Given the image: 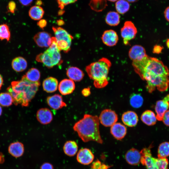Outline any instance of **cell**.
<instances>
[{"label":"cell","mask_w":169,"mask_h":169,"mask_svg":"<svg viewBox=\"0 0 169 169\" xmlns=\"http://www.w3.org/2000/svg\"><path fill=\"white\" fill-rule=\"evenodd\" d=\"M132 65L136 73L146 83L159 76H169L168 68L161 61L148 55L140 61H133Z\"/></svg>","instance_id":"obj_1"},{"label":"cell","mask_w":169,"mask_h":169,"mask_svg":"<svg viewBox=\"0 0 169 169\" xmlns=\"http://www.w3.org/2000/svg\"><path fill=\"white\" fill-rule=\"evenodd\" d=\"M40 84L39 81H30L24 75L21 80L12 82L11 86L8 88L7 90L11 95L15 105L20 104L26 107L35 96Z\"/></svg>","instance_id":"obj_2"},{"label":"cell","mask_w":169,"mask_h":169,"mask_svg":"<svg viewBox=\"0 0 169 169\" xmlns=\"http://www.w3.org/2000/svg\"><path fill=\"white\" fill-rule=\"evenodd\" d=\"M99 119L96 115L85 114L73 126L74 131L85 142L94 141L100 144L103 141L99 131Z\"/></svg>","instance_id":"obj_3"},{"label":"cell","mask_w":169,"mask_h":169,"mask_svg":"<svg viewBox=\"0 0 169 169\" xmlns=\"http://www.w3.org/2000/svg\"><path fill=\"white\" fill-rule=\"evenodd\" d=\"M111 65L109 59L103 57L86 67L85 70L90 79L94 80L96 88H102L107 85L108 75Z\"/></svg>","instance_id":"obj_4"},{"label":"cell","mask_w":169,"mask_h":169,"mask_svg":"<svg viewBox=\"0 0 169 169\" xmlns=\"http://www.w3.org/2000/svg\"><path fill=\"white\" fill-rule=\"evenodd\" d=\"M60 51L57 46L55 37H52L50 46L43 53L38 54L36 60L42 63L48 68H52L62 62Z\"/></svg>","instance_id":"obj_5"},{"label":"cell","mask_w":169,"mask_h":169,"mask_svg":"<svg viewBox=\"0 0 169 169\" xmlns=\"http://www.w3.org/2000/svg\"><path fill=\"white\" fill-rule=\"evenodd\" d=\"M151 146L145 148L141 151V163L146 169H168V160L166 158H156L152 156Z\"/></svg>","instance_id":"obj_6"},{"label":"cell","mask_w":169,"mask_h":169,"mask_svg":"<svg viewBox=\"0 0 169 169\" xmlns=\"http://www.w3.org/2000/svg\"><path fill=\"white\" fill-rule=\"evenodd\" d=\"M137 32L136 27L131 21L125 22L120 30L121 35L124 44L128 45L129 41L135 38Z\"/></svg>","instance_id":"obj_7"},{"label":"cell","mask_w":169,"mask_h":169,"mask_svg":"<svg viewBox=\"0 0 169 169\" xmlns=\"http://www.w3.org/2000/svg\"><path fill=\"white\" fill-rule=\"evenodd\" d=\"M99 119L103 125L106 127H110L116 123L118 120V117L114 111L106 109L101 112Z\"/></svg>","instance_id":"obj_8"},{"label":"cell","mask_w":169,"mask_h":169,"mask_svg":"<svg viewBox=\"0 0 169 169\" xmlns=\"http://www.w3.org/2000/svg\"><path fill=\"white\" fill-rule=\"evenodd\" d=\"M169 109V94L162 100L157 101L155 107L157 120L161 121L165 112Z\"/></svg>","instance_id":"obj_9"},{"label":"cell","mask_w":169,"mask_h":169,"mask_svg":"<svg viewBox=\"0 0 169 169\" xmlns=\"http://www.w3.org/2000/svg\"><path fill=\"white\" fill-rule=\"evenodd\" d=\"M94 159L93 154L90 150L87 148H83L79 150L76 156L78 162L84 165L90 164Z\"/></svg>","instance_id":"obj_10"},{"label":"cell","mask_w":169,"mask_h":169,"mask_svg":"<svg viewBox=\"0 0 169 169\" xmlns=\"http://www.w3.org/2000/svg\"><path fill=\"white\" fill-rule=\"evenodd\" d=\"M128 55L132 62L140 61L147 55L145 48L139 45L132 46L129 51Z\"/></svg>","instance_id":"obj_11"},{"label":"cell","mask_w":169,"mask_h":169,"mask_svg":"<svg viewBox=\"0 0 169 169\" xmlns=\"http://www.w3.org/2000/svg\"><path fill=\"white\" fill-rule=\"evenodd\" d=\"M103 43L106 46L112 47L115 45L118 41V36L114 30L110 29L105 30L101 37Z\"/></svg>","instance_id":"obj_12"},{"label":"cell","mask_w":169,"mask_h":169,"mask_svg":"<svg viewBox=\"0 0 169 169\" xmlns=\"http://www.w3.org/2000/svg\"><path fill=\"white\" fill-rule=\"evenodd\" d=\"M51 34L46 32H39L35 35L33 39L37 45L41 47H49L51 43Z\"/></svg>","instance_id":"obj_13"},{"label":"cell","mask_w":169,"mask_h":169,"mask_svg":"<svg viewBox=\"0 0 169 169\" xmlns=\"http://www.w3.org/2000/svg\"><path fill=\"white\" fill-rule=\"evenodd\" d=\"M75 88L74 81L68 79H64L61 80L58 85L59 90L63 95H67L71 94Z\"/></svg>","instance_id":"obj_14"},{"label":"cell","mask_w":169,"mask_h":169,"mask_svg":"<svg viewBox=\"0 0 169 169\" xmlns=\"http://www.w3.org/2000/svg\"><path fill=\"white\" fill-rule=\"evenodd\" d=\"M46 101L48 105L55 110H59L67 106L62 96L58 94L48 97Z\"/></svg>","instance_id":"obj_15"},{"label":"cell","mask_w":169,"mask_h":169,"mask_svg":"<svg viewBox=\"0 0 169 169\" xmlns=\"http://www.w3.org/2000/svg\"><path fill=\"white\" fill-rule=\"evenodd\" d=\"M36 118L41 124L47 125L52 121L53 116L52 112L49 109L42 108L38 110L37 111Z\"/></svg>","instance_id":"obj_16"},{"label":"cell","mask_w":169,"mask_h":169,"mask_svg":"<svg viewBox=\"0 0 169 169\" xmlns=\"http://www.w3.org/2000/svg\"><path fill=\"white\" fill-rule=\"evenodd\" d=\"M141 154L140 151L132 148L126 153L125 158L127 162L132 165H137L141 162Z\"/></svg>","instance_id":"obj_17"},{"label":"cell","mask_w":169,"mask_h":169,"mask_svg":"<svg viewBox=\"0 0 169 169\" xmlns=\"http://www.w3.org/2000/svg\"><path fill=\"white\" fill-rule=\"evenodd\" d=\"M52 29L56 41H66L71 44L73 37L64 29L60 27H53Z\"/></svg>","instance_id":"obj_18"},{"label":"cell","mask_w":169,"mask_h":169,"mask_svg":"<svg viewBox=\"0 0 169 169\" xmlns=\"http://www.w3.org/2000/svg\"><path fill=\"white\" fill-rule=\"evenodd\" d=\"M110 132L116 139L120 140L125 136L127 130L126 127L120 123H116L111 126Z\"/></svg>","instance_id":"obj_19"},{"label":"cell","mask_w":169,"mask_h":169,"mask_svg":"<svg viewBox=\"0 0 169 169\" xmlns=\"http://www.w3.org/2000/svg\"><path fill=\"white\" fill-rule=\"evenodd\" d=\"M121 119L124 124L131 127L135 126L138 120L137 114L132 111H128L123 113Z\"/></svg>","instance_id":"obj_20"},{"label":"cell","mask_w":169,"mask_h":169,"mask_svg":"<svg viewBox=\"0 0 169 169\" xmlns=\"http://www.w3.org/2000/svg\"><path fill=\"white\" fill-rule=\"evenodd\" d=\"M44 90L49 93L54 92L57 89L58 82L57 79L52 77L45 79L43 82Z\"/></svg>","instance_id":"obj_21"},{"label":"cell","mask_w":169,"mask_h":169,"mask_svg":"<svg viewBox=\"0 0 169 169\" xmlns=\"http://www.w3.org/2000/svg\"><path fill=\"white\" fill-rule=\"evenodd\" d=\"M8 151L13 156L16 158L20 157L24 152L23 145L18 141L12 143L9 146Z\"/></svg>","instance_id":"obj_22"},{"label":"cell","mask_w":169,"mask_h":169,"mask_svg":"<svg viewBox=\"0 0 169 169\" xmlns=\"http://www.w3.org/2000/svg\"><path fill=\"white\" fill-rule=\"evenodd\" d=\"M66 74L70 79L76 82L80 81L84 76V74L82 70L75 67L68 68L66 71Z\"/></svg>","instance_id":"obj_23"},{"label":"cell","mask_w":169,"mask_h":169,"mask_svg":"<svg viewBox=\"0 0 169 169\" xmlns=\"http://www.w3.org/2000/svg\"><path fill=\"white\" fill-rule=\"evenodd\" d=\"M78 146L76 142L74 141H67L64 144L63 150L64 153L69 156H74L77 153Z\"/></svg>","instance_id":"obj_24"},{"label":"cell","mask_w":169,"mask_h":169,"mask_svg":"<svg viewBox=\"0 0 169 169\" xmlns=\"http://www.w3.org/2000/svg\"><path fill=\"white\" fill-rule=\"evenodd\" d=\"M142 121L146 125L151 126L156 124L157 119L153 112L151 110H146L143 113L141 116Z\"/></svg>","instance_id":"obj_25"},{"label":"cell","mask_w":169,"mask_h":169,"mask_svg":"<svg viewBox=\"0 0 169 169\" xmlns=\"http://www.w3.org/2000/svg\"><path fill=\"white\" fill-rule=\"evenodd\" d=\"M13 69L15 71L20 72L25 70L27 66V63L25 59L18 57L13 59L12 62Z\"/></svg>","instance_id":"obj_26"},{"label":"cell","mask_w":169,"mask_h":169,"mask_svg":"<svg viewBox=\"0 0 169 169\" xmlns=\"http://www.w3.org/2000/svg\"><path fill=\"white\" fill-rule=\"evenodd\" d=\"M120 16L117 12L110 11L106 14L105 18L106 23L112 26L118 25L120 22Z\"/></svg>","instance_id":"obj_27"},{"label":"cell","mask_w":169,"mask_h":169,"mask_svg":"<svg viewBox=\"0 0 169 169\" xmlns=\"http://www.w3.org/2000/svg\"><path fill=\"white\" fill-rule=\"evenodd\" d=\"M44 11L41 7L35 5L31 7L28 12V14L30 18L33 20H40L43 17Z\"/></svg>","instance_id":"obj_28"},{"label":"cell","mask_w":169,"mask_h":169,"mask_svg":"<svg viewBox=\"0 0 169 169\" xmlns=\"http://www.w3.org/2000/svg\"><path fill=\"white\" fill-rule=\"evenodd\" d=\"M24 75L26 79L30 81L33 82L39 81L40 73L38 70L35 68L30 69Z\"/></svg>","instance_id":"obj_29"},{"label":"cell","mask_w":169,"mask_h":169,"mask_svg":"<svg viewBox=\"0 0 169 169\" xmlns=\"http://www.w3.org/2000/svg\"><path fill=\"white\" fill-rule=\"evenodd\" d=\"M130 8V4L126 0H118L115 3L116 10L120 14H125L128 11Z\"/></svg>","instance_id":"obj_30"},{"label":"cell","mask_w":169,"mask_h":169,"mask_svg":"<svg viewBox=\"0 0 169 169\" xmlns=\"http://www.w3.org/2000/svg\"><path fill=\"white\" fill-rule=\"evenodd\" d=\"M89 5L92 9L97 12L102 11L107 6L106 0H90Z\"/></svg>","instance_id":"obj_31"},{"label":"cell","mask_w":169,"mask_h":169,"mask_svg":"<svg viewBox=\"0 0 169 169\" xmlns=\"http://www.w3.org/2000/svg\"><path fill=\"white\" fill-rule=\"evenodd\" d=\"M159 158H166L169 156V142H164L161 143L158 149Z\"/></svg>","instance_id":"obj_32"},{"label":"cell","mask_w":169,"mask_h":169,"mask_svg":"<svg viewBox=\"0 0 169 169\" xmlns=\"http://www.w3.org/2000/svg\"><path fill=\"white\" fill-rule=\"evenodd\" d=\"M130 103L131 106L136 108H139L142 105L143 99L140 94H133L130 97Z\"/></svg>","instance_id":"obj_33"},{"label":"cell","mask_w":169,"mask_h":169,"mask_svg":"<svg viewBox=\"0 0 169 169\" xmlns=\"http://www.w3.org/2000/svg\"><path fill=\"white\" fill-rule=\"evenodd\" d=\"M13 103V98L8 92L0 93V105L4 107L11 106Z\"/></svg>","instance_id":"obj_34"},{"label":"cell","mask_w":169,"mask_h":169,"mask_svg":"<svg viewBox=\"0 0 169 169\" xmlns=\"http://www.w3.org/2000/svg\"><path fill=\"white\" fill-rule=\"evenodd\" d=\"M11 34L8 26L6 24H0V39L9 41Z\"/></svg>","instance_id":"obj_35"},{"label":"cell","mask_w":169,"mask_h":169,"mask_svg":"<svg viewBox=\"0 0 169 169\" xmlns=\"http://www.w3.org/2000/svg\"><path fill=\"white\" fill-rule=\"evenodd\" d=\"M59 7L61 9H64L65 6L76 2L77 0H57Z\"/></svg>","instance_id":"obj_36"},{"label":"cell","mask_w":169,"mask_h":169,"mask_svg":"<svg viewBox=\"0 0 169 169\" xmlns=\"http://www.w3.org/2000/svg\"><path fill=\"white\" fill-rule=\"evenodd\" d=\"M16 8V4L15 2L11 1L9 2L8 5V10L10 13H14Z\"/></svg>","instance_id":"obj_37"},{"label":"cell","mask_w":169,"mask_h":169,"mask_svg":"<svg viewBox=\"0 0 169 169\" xmlns=\"http://www.w3.org/2000/svg\"><path fill=\"white\" fill-rule=\"evenodd\" d=\"M162 120L165 125L169 126V110H167L164 113Z\"/></svg>","instance_id":"obj_38"},{"label":"cell","mask_w":169,"mask_h":169,"mask_svg":"<svg viewBox=\"0 0 169 169\" xmlns=\"http://www.w3.org/2000/svg\"><path fill=\"white\" fill-rule=\"evenodd\" d=\"M40 169H54V168L51 164L49 162H45L41 166Z\"/></svg>","instance_id":"obj_39"},{"label":"cell","mask_w":169,"mask_h":169,"mask_svg":"<svg viewBox=\"0 0 169 169\" xmlns=\"http://www.w3.org/2000/svg\"><path fill=\"white\" fill-rule=\"evenodd\" d=\"M101 165L100 161L97 160L93 163L91 166V168L92 169H99Z\"/></svg>","instance_id":"obj_40"},{"label":"cell","mask_w":169,"mask_h":169,"mask_svg":"<svg viewBox=\"0 0 169 169\" xmlns=\"http://www.w3.org/2000/svg\"><path fill=\"white\" fill-rule=\"evenodd\" d=\"M82 95L85 96L87 97L89 96L90 94V88L89 87L85 88L83 89L81 91Z\"/></svg>","instance_id":"obj_41"},{"label":"cell","mask_w":169,"mask_h":169,"mask_svg":"<svg viewBox=\"0 0 169 169\" xmlns=\"http://www.w3.org/2000/svg\"><path fill=\"white\" fill-rule=\"evenodd\" d=\"M47 24L46 21L45 19H41L37 23L38 25L41 28H43Z\"/></svg>","instance_id":"obj_42"},{"label":"cell","mask_w":169,"mask_h":169,"mask_svg":"<svg viewBox=\"0 0 169 169\" xmlns=\"http://www.w3.org/2000/svg\"><path fill=\"white\" fill-rule=\"evenodd\" d=\"M162 49V48L158 45H155L153 49V52L154 53L158 54L160 53Z\"/></svg>","instance_id":"obj_43"},{"label":"cell","mask_w":169,"mask_h":169,"mask_svg":"<svg viewBox=\"0 0 169 169\" xmlns=\"http://www.w3.org/2000/svg\"><path fill=\"white\" fill-rule=\"evenodd\" d=\"M33 0H19L20 3L24 6H28L30 5Z\"/></svg>","instance_id":"obj_44"},{"label":"cell","mask_w":169,"mask_h":169,"mask_svg":"<svg viewBox=\"0 0 169 169\" xmlns=\"http://www.w3.org/2000/svg\"><path fill=\"white\" fill-rule=\"evenodd\" d=\"M164 14L166 19L169 22V6L167 7L165 9Z\"/></svg>","instance_id":"obj_45"},{"label":"cell","mask_w":169,"mask_h":169,"mask_svg":"<svg viewBox=\"0 0 169 169\" xmlns=\"http://www.w3.org/2000/svg\"><path fill=\"white\" fill-rule=\"evenodd\" d=\"M110 166L106 165L105 164H102L100 167V169H108Z\"/></svg>","instance_id":"obj_46"},{"label":"cell","mask_w":169,"mask_h":169,"mask_svg":"<svg viewBox=\"0 0 169 169\" xmlns=\"http://www.w3.org/2000/svg\"><path fill=\"white\" fill-rule=\"evenodd\" d=\"M3 84V79L2 76L0 74V90Z\"/></svg>","instance_id":"obj_47"},{"label":"cell","mask_w":169,"mask_h":169,"mask_svg":"<svg viewBox=\"0 0 169 169\" xmlns=\"http://www.w3.org/2000/svg\"><path fill=\"white\" fill-rule=\"evenodd\" d=\"M4 161V158L2 154L0 153V163H2Z\"/></svg>","instance_id":"obj_48"},{"label":"cell","mask_w":169,"mask_h":169,"mask_svg":"<svg viewBox=\"0 0 169 169\" xmlns=\"http://www.w3.org/2000/svg\"><path fill=\"white\" fill-rule=\"evenodd\" d=\"M57 23L59 25H63L64 23V21L61 20H58L57 21Z\"/></svg>","instance_id":"obj_49"},{"label":"cell","mask_w":169,"mask_h":169,"mask_svg":"<svg viewBox=\"0 0 169 169\" xmlns=\"http://www.w3.org/2000/svg\"><path fill=\"white\" fill-rule=\"evenodd\" d=\"M128 2L133 3L138 1V0H126Z\"/></svg>","instance_id":"obj_50"},{"label":"cell","mask_w":169,"mask_h":169,"mask_svg":"<svg viewBox=\"0 0 169 169\" xmlns=\"http://www.w3.org/2000/svg\"><path fill=\"white\" fill-rule=\"evenodd\" d=\"M166 45L168 48H169V39H168L166 42Z\"/></svg>","instance_id":"obj_51"},{"label":"cell","mask_w":169,"mask_h":169,"mask_svg":"<svg viewBox=\"0 0 169 169\" xmlns=\"http://www.w3.org/2000/svg\"><path fill=\"white\" fill-rule=\"evenodd\" d=\"M2 113V109L1 106L0 105V116L1 115Z\"/></svg>","instance_id":"obj_52"},{"label":"cell","mask_w":169,"mask_h":169,"mask_svg":"<svg viewBox=\"0 0 169 169\" xmlns=\"http://www.w3.org/2000/svg\"><path fill=\"white\" fill-rule=\"evenodd\" d=\"M109 1L111 2H115L117 1L118 0H108Z\"/></svg>","instance_id":"obj_53"}]
</instances>
